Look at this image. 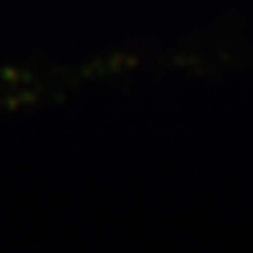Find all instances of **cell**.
<instances>
[{
	"instance_id": "1",
	"label": "cell",
	"mask_w": 253,
	"mask_h": 253,
	"mask_svg": "<svg viewBox=\"0 0 253 253\" xmlns=\"http://www.w3.org/2000/svg\"><path fill=\"white\" fill-rule=\"evenodd\" d=\"M139 66V57L133 53H112L108 59H99L89 68L93 74H121Z\"/></svg>"
}]
</instances>
